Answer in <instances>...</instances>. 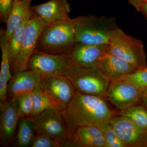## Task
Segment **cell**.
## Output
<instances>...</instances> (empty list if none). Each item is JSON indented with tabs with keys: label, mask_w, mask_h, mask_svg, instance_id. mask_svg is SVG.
I'll return each instance as SVG.
<instances>
[{
	"label": "cell",
	"mask_w": 147,
	"mask_h": 147,
	"mask_svg": "<svg viewBox=\"0 0 147 147\" xmlns=\"http://www.w3.org/2000/svg\"><path fill=\"white\" fill-rule=\"evenodd\" d=\"M31 7L21 0H14L12 9L6 22L5 32L8 40L23 22L31 17L33 12Z\"/></svg>",
	"instance_id": "18"
},
{
	"label": "cell",
	"mask_w": 147,
	"mask_h": 147,
	"mask_svg": "<svg viewBox=\"0 0 147 147\" xmlns=\"http://www.w3.org/2000/svg\"><path fill=\"white\" fill-rule=\"evenodd\" d=\"M66 128L67 138L72 139L80 127H100L109 122L113 113L104 97L76 91L64 109L60 112Z\"/></svg>",
	"instance_id": "1"
},
{
	"label": "cell",
	"mask_w": 147,
	"mask_h": 147,
	"mask_svg": "<svg viewBox=\"0 0 147 147\" xmlns=\"http://www.w3.org/2000/svg\"><path fill=\"white\" fill-rule=\"evenodd\" d=\"M14 0H0V18L1 23L7 21Z\"/></svg>",
	"instance_id": "28"
},
{
	"label": "cell",
	"mask_w": 147,
	"mask_h": 147,
	"mask_svg": "<svg viewBox=\"0 0 147 147\" xmlns=\"http://www.w3.org/2000/svg\"><path fill=\"white\" fill-rule=\"evenodd\" d=\"M21 1L26 3L27 4L31 5V3L32 1L33 0H21Z\"/></svg>",
	"instance_id": "33"
},
{
	"label": "cell",
	"mask_w": 147,
	"mask_h": 147,
	"mask_svg": "<svg viewBox=\"0 0 147 147\" xmlns=\"http://www.w3.org/2000/svg\"><path fill=\"white\" fill-rule=\"evenodd\" d=\"M119 114L130 119L139 127L147 131V108L143 105H135L120 111Z\"/></svg>",
	"instance_id": "22"
},
{
	"label": "cell",
	"mask_w": 147,
	"mask_h": 147,
	"mask_svg": "<svg viewBox=\"0 0 147 147\" xmlns=\"http://www.w3.org/2000/svg\"><path fill=\"white\" fill-rule=\"evenodd\" d=\"M31 147H59V142L50 137L36 134Z\"/></svg>",
	"instance_id": "27"
},
{
	"label": "cell",
	"mask_w": 147,
	"mask_h": 147,
	"mask_svg": "<svg viewBox=\"0 0 147 147\" xmlns=\"http://www.w3.org/2000/svg\"><path fill=\"white\" fill-rule=\"evenodd\" d=\"M73 18L47 24L37 41L36 50L55 55H69L76 43Z\"/></svg>",
	"instance_id": "2"
},
{
	"label": "cell",
	"mask_w": 147,
	"mask_h": 147,
	"mask_svg": "<svg viewBox=\"0 0 147 147\" xmlns=\"http://www.w3.org/2000/svg\"><path fill=\"white\" fill-rule=\"evenodd\" d=\"M124 79L137 86L144 88L147 86V68L138 69Z\"/></svg>",
	"instance_id": "26"
},
{
	"label": "cell",
	"mask_w": 147,
	"mask_h": 147,
	"mask_svg": "<svg viewBox=\"0 0 147 147\" xmlns=\"http://www.w3.org/2000/svg\"><path fill=\"white\" fill-rule=\"evenodd\" d=\"M46 25L33 12L31 17L27 20L22 48L13 75L27 70L29 59L36 49L40 33Z\"/></svg>",
	"instance_id": "9"
},
{
	"label": "cell",
	"mask_w": 147,
	"mask_h": 147,
	"mask_svg": "<svg viewBox=\"0 0 147 147\" xmlns=\"http://www.w3.org/2000/svg\"><path fill=\"white\" fill-rule=\"evenodd\" d=\"M17 100L6 99L0 103V141L3 146L13 142L19 120Z\"/></svg>",
	"instance_id": "12"
},
{
	"label": "cell",
	"mask_w": 147,
	"mask_h": 147,
	"mask_svg": "<svg viewBox=\"0 0 147 147\" xmlns=\"http://www.w3.org/2000/svg\"><path fill=\"white\" fill-rule=\"evenodd\" d=\"M40 88L60 112L67 107L76 93L71 82L64 76L58 74H40Z\"/></svg>",
	"instance_id": "6"
},
{
	"label": "cell",
	"mask_w": 147,
	"mask_h": 147,
	"mask_svg": "<svg viewBox=\"0 0 147 147\" xmlns=\"http://www.w3.org/2000/svg\"><path fill=\"white\" fill-rule=\"evenodd\" d=\"M125 147H147V131L130 119L120 116L109 121Z\"/></svg>",
	"instance_id": "11"
},
{
	"label": "cell",
	"mask_w": 147,
	"mask_h": 147,
	"mask_svg": "<svg viewBox=\"0 0 147 147\" xmlns=\"http://www.w3.org/2000/svg\"><path fill=\"white\" fill-rule=\"evenodd\" d=\"M129 3L134 7L135 9L138 10L139 7L144 3L145 0H127Z\"/></svg>",
	"instance_id": "32"
},
{
	"label": "cell",
	"mask_w": 147,
	"mask_h": 147,
	"mask_svg": "<svg viewBox=\"0 0 147 147\" xmlns=\"http://www.w3.org/2000/svg\"><path fill=\"white\" fill-rule=\"evenodd\" d=\"M144 88L137 86L125 79L111 81L105 97L120 111L125 110L141 102Z\"/></svg>",
	"instance_id": "7"
},
{
	"label": "cell",
	"mask_w": 147,
	"mask_h": 147,
	"mask_svg": "<svg viewBox=\"0 0 147 147\" xmlns=\"http://www.w3.org/2000/svg\"><path fill=\"white\" fill-rule=\"evenodd\" d=\"M32 112L31 117L39 115L48 108H55L53 103L38 86L32 91Z\"/></svg>",
	"instance_id": "23"
},
{
	"label": "cell",
	"mask_w": 147,
	"mask_h": 147,
	"mask_svg": "<svg viewBox=\"0 0 147 147\" xmlns=\"http://www.w3.org/2000/svg\"><path fill=\"white\" fill-rule=\"evenodd\" d=\"M32 92L21 96L17 99L20 119L30 117L33 109Z\"/></svg>",
	"instance_id": "24"
},
{
	"label": "cell",
	"mask_w": 147,
	"mask_h": 147,
	"mask_svg": "<svg viewBox=\"0 0 147 147\" xmlns=\"http://www.w3.org/2000/svg\"><path fill=\"white\" fill-rule=\"evenodd\" d=\"M28 118L33 123L36 134L45 135L58 142L67 139L65 124L57 109L48 108L39 115Z\"/></svg>",
	"instance_id": "8"
},
{
	"label": "cell",
	"mask_w": 147,
	"mask_h": 147,
	"mask_svg": "<svg viewBox=\"0 0 147 147\" xmlns=\"http://www.w3.org/2000/svg\"><path fill=\"white\" fill-rule=\"evenodd\" d=\"M96 65L110 81L125 79L138 70L126 61L107 52L98 59Z\"/></svg>",
	"instance_id": "13"
},
{
	"label": "cell",
	"mask_w": 147,
	"mask_h": 147,
	"mask_svg": "<svg viewBox=\"0 0 147 147\" xmlns=\"http://www.w3.org/2000/svg\"><path fill=\"white\" fill-rule=\"evenodd\" d=\"M32 12L46 25L71 19L70 4L67 0H50L47 2L31 7Z\"/></svg>",
	"instance_id": "15"
},
{
	"label": "cell",
	"mask_w": 147,
	"mask_h": 147,
	"mask_svg": "<svg viewBox=\"0 0 147 147\" xmlns=\"http://www.w3.org/2000/svg\"></svg>",
	"instance_id": "34"
},
{
	"label": "cell",
	"mask_w": 147,
	"mask_h": 147,
	"mask_svg": "<svg viewBox=\"0 0 147 147\" xmlns=\"http://www.w3.org/2000/svg\"><path fill=\"white\" fill-rule=\"evenodd\" d=\"M108 45H94L76 42L69 55L72 63L96 66L98 59L107 52Z\"/></svg>",
	"instance_id": "16"
},
{
	"label": "cell",
	"mask_w": 147,
	"mask_h": 147,
	"mask_svg": "<svg viewBox=\"0 0 147 147\" xmlns=\"http://www.w3.org/2000/svg\"><path fill=\"white\" fill-rule=\"evenodd\" d=\"M107 52L126 61L137 69L147 68L143 42L127 34L119 27L111 33Z\"/></svg>",
	"instance_id": "5"
},
{
	"label": "cell",
	"mask_w": 147,
	"mask_h": 147,
	"mask_svg": "<svg viewBox=\"0 0 147 147\" xmlns=\"http://www.w3.org/2000/svg\"><path fill=\"white\" fill-rule=\"evenodd\" d=\"M40 80V74L34 70L27 69L13 74L7 84V98L17 100L22 95L32 92Z\"/></svg>",
	"instance_id": "14"
},
{
	"label": "cell",
	"mask_w": 147,
	"mask_h": 147,
	"mask_svg": "<svg viewBox=\"0 0 147 147\" xmlns=\"http://www.w3.org/2000/svg\"><path fill=\"white\" fill-rule=\"evenodd\" d=\"M71 63L69 55H55L35 49L27 65V69L34 70L40 74L60 75Z\"/></svg>",
	"instance_id": "10"
},
{
	"label": "cell",
	"mask_w": 147,
	"mask_h": 147,
	"mask_svg": "<svg viewBox=\"0 0 147 147\" xmlns=\"http://www.w3.org/2000/svg\"><path fill=\"white\" fill-rule=\"evenodd\" d=\"M36 133L33 123L28 117L19 119L16 136L17 146H30Z\"/></svg>",
	"instance_id": "21"
},
{
	"label": "cell",
	"mask_w": 147,
	"mask_h": 147,
	"mask_svg": "<svg viewBox=\"0 0 147 147\" xmlns=\"http://www.w3.org/2000/svg\"><path fill=\"white\" fill-rule=\"evenodd\" d=\"M72 139L79 142L82 147H106L102 131L98 127H78L74 131Z\"/></svg>",
	"instance_id": "19"
},
{
	"label": "cell",
	"mask_w": 147,
	"mask_h": 147,
	"mask_svg": "<svg viewBox=\"0 0 147 147\" xmlns=\"http://www.w3.org/2000/svg\"><path fill=\"white\" fill-rule=\"evenodd\" d=\"M76 42L90 45H108L111 33L118 28L115 18L93 14L73 18Z\"/></svg>",
	"instance_id": "3"
},
{
	"label": "cell",
	"mask_w": 147,
	"mask_h": 147,
	"mask_svg": "<svg viewBox=\"0 0 147 147\" xmlns=\"http://www.w3.org/2000/svg\"><path fill=\"white\" fill-rule=\"evenodd\" d=\"M137 11L142 13L147 20V0H145L144 3L139 7Z\"/></svg>",
	"instance_id": "30"
},
{
	"label": "cell",
	"mask_w": 147,
	"mask_h": 147,
	"mask_svg": "<svg viewBox=\"0 0 147 147\" xmlns=\"http://www.w3.org/2000/svg\"><path fill=\"white\" fill-rule=\"evenodd\" d=\"M106 147H125L109 122L100 127Z\"/></svg>",
	"instance_id": "25"
},
{
	"label": "cell",
	"mask_w": 147,
	"mask_h": 147,
	"mask_svg": "<svg viewBox=\"0 0 147 147\" xmlns=\"http://www.w3.org/2000/svg\"><path fill=\"white\" fill-rule=\"evenodd\" d=\"M142 105L147 108V86L145 87L142 93L141 102Z\"/></svg>",
	"instance_id": "31"
},
{
	"label": "cell",
	"mask_w": 147,
	"mask_h": 147,
	"mask_svg": "<svg viewBox=\"0 0 147 147\" xmlns=\"http://www.w3.org/2000/svg\"><path fill=\"white\" fill-rule=\"evenodd\" d=\"M59 147H82L79 142L68 138L59 142Z\"/></svg>",
	"instance_id": "29"
},
{
	"label": "cell",
	"mask_w": 147,
	"mask_h": 147,
	"mask_svg": "<svg viewBox=\"0 0 147 147\" xmlns=\"http://www.w3.org/2000/svg\"><path fill=\"white\" fill-rule=\"evenodd\" d=\"M8 39L5 30L0 31V47L2 53V60L0 73V100L3 101L7 98V86L11 78V70L8 53Z\"/></svg>",
	"instance_id": "17"
},
{
	"label": "cell",
	"mask_w": 147,
	"mask_h": 147,
	"mask_svg": "<svg viewBox=\"0 0 147 147\" xmlns=\"http://www.w3.org/2000/svg\"><path fill=\"white\" fill-rule=\"evenodd\" d=\"M60 75L68 79L76 91L102 97H105L110 82L96 66L71 63Z\"/></svg>",
	"instance_id": "4"
},
{
	"label": "cell",
	"mask_w": 147,
	"mask_h": 147,
	"mask_svg": "<svg viewBox=\"0 0 147 147\" xmlns=\"http://www.w3.org/2000/svg\"><path fill=\"white\" fill-rule=\"evenodd\" d=\"M24 21L16 29L8 40V53L11 72L13 74L24 41L25 28L27 20Z\"/></svg>",
	"instance_id": "20"
}]
</instances>
